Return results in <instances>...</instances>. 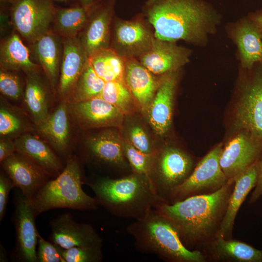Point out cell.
Here are the masks:
<instances>
[{"instance_id":"obj_44","label":"cell","mask_w":262,"mask_h":262,"mask_svg":"<svg viewBox=\"0 0 262 262\" xmlns=\"http://www.w3.org/2000/svg\"><path fill=\"white\" fill-rule=\"evenodd\" d=\"M9 259V254L5 247L0 243V262H7Z\"/></svg>"},{"instance_id":"obj_40","label":"cell","mask_w":262,"mask_h":262,"mask_svg":"<svg viewBox=\"0 0 262 262\" xmlns=\"http://www.w3.org/2000/svg\"><path fill=\"white\" fill-rule=\"evenodd\" d=\"M13 188L15 186L12 180L2 169L0 173V223L5 216L9 195Z\"/></svg>"},{"instance_id":"obj_10","label":"cell","mask_w":262,"mask_h":262,"mask_svg":"<svg viewBox=\"0 0 262 262\" xmlns=\"http://www.w3.org/2000/svg\"><path fill=\"white\" fill-rule=\"evenodd\" d=\"M13 203L11 222L15 228V244L9 252V259L16 262H36L39 232L35 221L38 214L30 199L18 188L15 191Z\"/></svg>"},{"instance_id":"obj_7","label":"cell","mask_w":262,"mask_h":262,"mask_svg":"<svg viewBox=\"0 0 262 262\" xmlns=\"http://www.w3.org/2000/svg\"><path fill=\"white\" fill-rule=\"evenodd\" d=\"M193 164L191 156L177 147H168L153 153L148 177L164 202L168 203L172 191L190 176Z\"/></svg>"},{"instance_id":"obj_43","label":"cell","mask_w":262,"mask_h":262,"mask_svg":"<svg viewBox=\"0 0 262 262\" xmlns=\"http://www.w3.org/2000/svg\"><path fill=\"white\" fill-rule=\"evenodd\" d=\"M249 17L262 31V10L251 14Z\"/></svg>"},{"instance_id":"obj_29","label":"cell","mask_w":262,"mask_h":262,"mask_svg":"<svg viewBox=\"0 0 262 262\" xmlns=\"http://www.w3.org/2000/svg\"><path fill=\"white\" fill-rule=\"evenodd\" d=\"M215 259L237 262H262V250L235 240L217 237L208 246Z\"/></svg>"},{"instance_id":"obj_17","label":"cell","mask_w":262,"mask_h":262,"mask_svg":"<svg viewBox=\"0 0 262 262\" xmlns=\"http://www.w3.org/2000/svg\"><path fill=\"white\" fill-rule=\"evenodd\" d=\"M191 51L175 41L155 37L150 48L140 56L139 62L155 75L178 71L190 60Z\"/></svg>"},{"instance_id":"obj_46","label":"cell","mask_w":262,"mask_h":262,"mask_svg":"<svg viewBox=\"0 0 262 262\" xmlns=\"http://www.w3.org/2000/svg\"><path fill=\"white\" fill-rule=\"evenodd\" d=\"M13 0H0V6L9 5Z\"/></svg>"},{"instance_id":"obj_18","label":"cell","mask_w":262,"mask_h":262,"mask_svg":"<svg viewBox=\"0 0 262 262\" xmlns=\"http://www.w3.org/2000/svg\"><path fill=\"white\" fill-rule=\"evenodd\" d=\"M154 38L142 22L120 21L115 27L113 49L125 59H137L148 50Z\"/></svg>"},{"instance_id":"obj_35","label":"cell","mask_w":262,"mask_h":262,"mask_svg":"<svg viewBox=\"0 0 262 262\" xmlns=\"http://www.w3.org/2000/svg\"><path fill=\"white\" fill-rule=\"evenodd\" d=\"M102 245L61 248L66 262H100L103 261Z\"/></svg>"},{"instance_id":"obj_15","label":"cell","mask_w":262,"mask_h":262,"mask_svg":"<svg viewBox=\"0 0 262 262\" xmlns=\"http://www.w3.org/2000/svg\"><path fill=\"white\" fill-rule=\"evenodd\" d=\"M49 225V240L63 249L102 245L101 238L91 225L76 222L69 213L50 220Z\"/></svg>"},{"instance_id":"obj_1","label":"cell","mask_w":262,"mask_h":262,"mask_svg":"<svg viewBox=\"0 0 262 262\" xmlns=\"http://www.w3.org/2000/svg\"><path fill=\"white\" fill-rule=\"evenodd\" d=\"M235 180L210 194L189 197L170 204L162 202L154 209L172 224L188 249L208 247L218 236Z\"/></svg>"},{"instance_id":"obj_47","label":"cell","mask_w":262,"mask_h":262,"mask_svg":"<svg viewBox=\"0 0 262 262\" xmlns=\"http://www.w3.org/2000/svg\"></svg>"},{"instance_id":"obj_41","label":"cell","mask_w":262,"mask_h":262,"mask_svg":"<svg viewBox=\"0 0 262 262\" xmlns=\"http://www.w3.org/2000/svg\"><path fill=\"white\" fill-rule=\"evenodd\" d=\"M16 152L14 140L8 138H0V162Z\"/></svg>"},{"instance_id":"obj_27","label":"cell","mask_w":262,"mask_h":262,"mask_svg":"<svg viewBox=\"0 0 262 262\" xmlns=\"http://www.w3.org/2000/svg\"><path fill=\"white\" fill-rule=\"evenodd\" d=\"M49 90L38 71L26 74L24 93L25 106L35 127L49 118Z\"/></svg>"},{"instance_id":"obj_13","label":"cell","mask_w":262,"mask_h":262,"mask_svg":"<svg viewBox=\"0 0 262 262\" xmlns=\"http://www.w3.org/2000/svg\"><path fill=\"white\" fill-rule=\"evenodd\" d=\"M82 160L98 166L120 169L130 167L124 152V142L118 134L107 130L86 139Z\"/></svg>"},{"instance_id":"obj_16","label":"cell","mask_w":262,"mask_h":262,"mask_svg":"<svg viewBox=\"0 0 262 262\" xmlns=\"http://www.w3.org/2000/svg\"><path fill=\"white\" fill-rule=\"evenodd\" d=\"M0 164L2 169L12 180L15 188L20 190L29 199L51 178L38 164L16 151Z\"/></svg>"},{"instance_id":"obj_8","label":"cell","mask_w":262,"mask_h":262,"mask_svg":"<svg viewBox=\"0 0 262 262\" xmlns=\"http://www.w3.org/2000/svg\"><path fill=\"white\" fill-rule=\"evenodd\" d=\"M56 9L53 0H13L9 14L19 35L31 44L50 31Z\"/></svg>"},{"instance_id":"obj_22","label":"cell","mask_w":262,"mask_h":262,"mask_svg":"<svg viewBox=\"0 0 262 262\" xmlns=\"http://www.w3.org/2000/svg\"><path fill=\"white\" fill-rule=\"evenodd\" d=\"M124 81L135 102L142 111H147L158 87L160 80L135 58L125 59Z\"/></svg>"},{"instance_id":"obj_20","label":"cell","mask_w":262,"mask_h":262,"mask_svg":"<svg viewBox=\"0 0 262 262\" xmlns=\"http://www.w3.org/2000/svg\"><path fill=\"white\" fill-rule=\"evenodd\" d=\"M229 33L237 47L241 68L250 69L262 62V31L249 16L233 23Z\"/></svg>"},{"instance_id":"obj_14","label":"cell","mask_w":262,"mask_h":262,"mask_svg":"<svg viewBox=\"0 0 262 262\" xmlns=\"http://www.w3.org/2000/svg\"><path fill=\"white\" fill-rule=\"evenodd\" d=\"M69 115L82 128L118 127L123 121L124 114L101 97L86 100L68 102Z\"/></svg>"},{"instance_id":"obj_42","label":"cell","mask_w":262,"mask_h":262,"mask_svg":"<svg viewBox=\"0 0 262 262\" xmlns=\"http://www.w3.org/2000/svg\"><path fill=\"white\" fill-rule=\"evenodd\" d=\"M262 196V156L260 160L259 172L257 184L249 199V203H253Z\"/></svg>"},{"instance_id":"obj_37","label":"cell","mask_w":262,"mask_h":262,"mask_svg":"<svg viewBox=\"0 0 262 262\" xmlns=\"http://www.w3.org/2000/svg\"><path fill=\"white\" fill-rule=\"evenodd\" d=\"M0 91L1 93L12 99L19 100L23 94L21 81L14 72L0 70Z\"/></svg>"},{"instance_id":"obj_21","label":"cell","mask_w":262,"mask_h":262,"mask_svg":"<svg viewBox=\"0 0 262 262\" xmlns=\"http://www.w3.org/2000/svg\"><path fill=\"white\" fill-rule=\"evenodd\" d=\"M63 52L58 90L68 98L88 61V57L78 36L63 38Z\"/></svg>"},{"instance_id":"obj_34","label":"cell","mask_w":262,"mask_h":262,"mask_svg":"<svg viewBox=\"0 0 262 262\" xmlns=\"http://www.w3.org/2000/svg\"><path fill=\"white\" fill-rule=\"evenodd\" d=\"M100 96L124 115L130 114L133 109L135 101L124 81L105 82Z\"/></svg>"},{"instance_id":"obj_25","label":"cell","mask_w":262,"mask_h":262,"mask_svg":"<svg viewBox=\"0 0 262 262\" xmlns=\"http://www.w3.org/2000/svg\"><path fill=\"white\" fill-rule=\"evenodd\" d=\"M16 151L38 164L51 176L56 177L64 169L60 157L48 144L27 133L14 139Z\"/></svg>"},{"instance_id":"obj_19","label":"cell","mask_w":262,"mask_h":262,"mask_svg":"<svg viewBox=\"0 0 262 262\" xmlns=\"http://www.w3.org/2000/svg\"><path fill=\"white\" fill-rule=\"evenodd\" d=\"M178 71L162 75L155 94L147 111L149 124L155 132L161 136L168 131L172 124Z\"/></svg>"},{"instance_id":"obj_12","label":"cell","mask_w":262,"mask_h":262,"mask_svg":"<svg viewBox=\"0 0 262 262\" xmlns=\"http://www.w3.org/2000/svg\"><path fill=\"white\" fill-rule=\"evenodd\" d=\"M114 3V0H98L87 8V19L78 37L88 57L98 50L109 48Z\"/></svg>"},{"instance_id":"obj_38","label":"cell","mask_w":262,"mask_h":262,"mask_svg":"<svg viewBox=\"0 0 262 262\" xmlns=\"http://www.w3.org/2000/svg\"><path fill=\"white\" fill-rule=\"evenodd\" d=\"M36 262H66L61 253V247L50 241H48L38 233Z\"/></svg>"},{"instance_id":"obj_11","label":"cell","mask_w":262,"mask_h":262,"mask_svg":"<svg viewBox=\"0 0 262 262\" xmlns=\"http://www.w3.org/2000/svg\"><path fill=\"white\" fill-rule=\"evenodd\" d=\"M262 156V142L250 132L239 130L223 146L220 165L229 180H235Z\"/></svg>"},{"instance_id":"obj_32","label":"cell","mask_w":262,"mask_h":262,"mask_svg":"<svg viewBox=\"0 0 262 262\" xmlns=\"http://www.w3.org/2000/svg\"><path fill=\"white\" fill-rule=\"evenodd\" d=\"M105 83V82L96 73L88 59L67 101L70 103L77 102L100 96Z\"/></svg>"},{"instance_id":"obj_6","label":"cell","mask_w":262,"mask_h":262,"mask_svg":"<svg viewBox=\"0 0 262 262\" xmlns=\"http://www.w3.org/2000/svg\"><path fill=\"white\" fill-rule=\"evenodd\" d=\"M244 70L233 109L232 127L235 131L250 132L262 143V62Z\"/></svg>"},{"instance_id":"obj_39","label":"cell","mask_w":262,"mask_h":262,"mask_svg":"<svg viewBox=\"0 0 262 262\" xmlns=\"http://www.w3.org/2000/svg\"><path fill=\"white\" fill-rule=\"evenodd\" d=\"M129 140L135 148L145 154H152L154 153L147 134L139 126H133L131 129Z\"/></svg>"},{"instance_id":"obj_4","label":"cell","mask_w":262,"mask_h":262,"mask_svg":"<svg viewBox=\"0 0 262 262\" xmlns=\"http://www.w3.org/2000/svg\"><path fill=\"white\" fill-rule=\"evenodd\" d=\"M140 252L154 254L168 262H204L205 255L198 250H190L182 244L171 222L155 209L143 218L135 220L126 228Z\"/></svg>"},{"instance_id":"obj_9","label":"cell","mask_w":262,"mask_h":262,"mask_svg":"<svg viewBox=\"0 0 262 262\" xmlns=\"http://www.w3.org/2000/svg\"><path fill=\"white\" fill-rule=\"evenodd\" d=\"M223 144L207 154L194 168L187 179L175 188L167 203L171 204L189 197L216 191L229 181L220 165Z\"/></svg>"},{"instance_id":"obj_24","label":"cell","mask_w":262,"mask_h":262,"mask_svg":"<svg viewBox=\"0 0 262 262\" xmlns=\"http://www.w3.org/2000/svg\"><path fill=\"white\" fill-rule=\"evenodd\" d=\"M33 54L50 85H57L63 52V37L49 31L31 44Z\"/></svg>"},{"instance_id":"obj_30","label":"cell","mask_w":262,"mask_h":262,"mask_svg":"<svg viewBox=\"0 0 262 262\" xmlns=\"http://www.w3.org/2000/svg\"><path fill=\"white\" fill-rule=\"evenodd\" d=\"M88 59L96 73L105 82L124 81L125 59L113 49L98 50Z\"/></svg>"},{"instance_id":"obj_33","label":"cell","mask_w":262,"mask_h":262,"mask_svg":"<svg viewBox=\"0 0 262 262\" xmlns=\"http://www.w3.org/2000/svg\"><path fill=\"white\" fill-rule=\"evenodd\" d=\"M32 129L21 114L1 99L0 107V138L14 139Z\"/></svg>"},{"instance_id":"obj_36","label":"cell","mask_w":262,"mask_h":262,"mask_svg":"<svg viewBox=\"0 0 262 262\" xmlns=\"http://www.w3.org/2000/svg\"><path fill=\"white\" fill-rule=\"evenodd\" d=\"M124 152L132 172L148 176L153 154H147L141 152L135 148L129 140L124 142Z\"/></svg>"},{"instance_id":"obj_28","label":"cell","mask_w":262,"mask_h":262,"mask_svg":"<svg viewBox=\"0 0 262 262\" xmlns=\"http://www.w3.org/2000/svg\"><path fill=\"white\" fill-rule=\"evenodd\" d=\"M0 66L1 69L22 71L26 74L38 71L40 68L32 61L30 50L16 33L8 35L0 43Z\"/></svg>"},{"instance_id":"obj_26","label":"cell","mask_w":262,"mask_h":262,"mask_svg":"<svg viewBox=\"0 0 262 262\" xmlns=\"http://www.w3.org/2000/svg\"><path fill=\"white\" fill-rule=\"evenodd\" d=\"M68 115V101L64 99L46 122L35 127L59 157H70L68 156L70 138Z\"/></svg>"},{"instance_id":"obj_31","label":"cell","mask_w":262,"mask_h":262,"mask_svg":"<svg viewBox=\"0 0 262 262\" xmlns=\"http://www.w3.org/2000/svg\"><path fill=\"white\" fill-rule=\"evenodd\" d=\"M88 9L81 5L56 7L53 21L54 33L63 38L78 36L87 21Z\"/></svg>"},{"instance_id":"obj_23","label":"cell","mask_w":262,"mask_h":262,"mask_svg":"<svg viewBox=\"0 0 262 262\" xmlns=\"http://www.w3.org/2000/svg\"><path fill=\"white\" fill-rule=\"evenodd\" d=\"M260 160L235 179L234 187L217 237H222L225 239H232L234 221L239 208L249 193L257 184Z\"/></svg>"},{"instance_id":"obj_45","label":"cell","mask_w":262,"mask_h":262,"mask_svg":"<svg viewBox=\"0 0 262 262\" xmlns=\"http://www.w3.org/2000/svg\"><path fill=\"white\" fill-rule=\"evenodd\" d=\"M80 1V4L83 6L85 8H88L92 4L95 3L97 0H79Z\"/></svg>"},{"instance_id":"obj_2","label":"cell","mask_w":262,"mask_h":262,"mask_svg":"<svg viewBox=\"0 0 262 262\" xmlns=\"http://www.w3.org/2000/svg\"><path fill=\"white\" fill-rule=\"evenodd\" d=\"M145 11L155 37L163 40L205 45L221 22L220 15L202 0H147Z\"/></svg>"},{"instance_id":"obj_5","label":"cell","mask_w":262,"mask_h":262,"mask_svg":"<svg viewBox=\"0 0 262 262\" xmlns=\"http://www.w3.org/2000/svg\"><path fill=\"white\" fill-rule=\"evenodd\" d=\"M85 180L79 160L71 156L66 161L61 173L49 179L30 199V201L38 215L59 208L96 210L98 205L96 199L88 195L82 188Z\"/></svg>"},{"instance_id":"obj_3","label":"cell","mask_w":262,"mask_h":262,"mask_svg":"<svg viewBox=\"0 0 262 262\" xmlns=\"http://www.w3.org/2000/svg\"><path fill=\"white\" fill-rule=\"evenodd\" d=\"M98 206L114 216L139 220L164 202L147 175L135 173L120 178L100 177L85 180Z\"/></svg>"}]
</instances>
